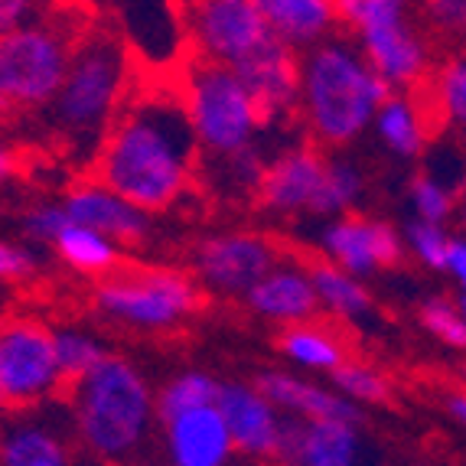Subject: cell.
<instances>
[{"label":"cell","mask_w":466,"mask_h":466,"mask_svg":"<svg viewBox=\"0 0 466 466\" xmlns=\"http://www.w3.org/2000/svg\"><path fill=\"white\" fill-rule=\"evenodd\" d=\"M199 173V144L177 82L134 88L101 140L92 177L140 212L170 209Z\"/></svg>","instance_id":"1"},{"label":"cell","mask_w":466,"mask_h":466,"mask_svg":"<svg viewBox=\"0 0 466 466\" xmlns=\"http://www.w3.org/2000/svg\"><path fill=\"white\" fill-rule=\"evenodd\" d=\"M72 428L101 466H137L160 424L147 379L121 356H108L88 379L72 385Z\"/></svg>","instance_id":"2"},{"label":"cell","mask_w":466,"mask_h":466,"mask_svg":"<svg viewBox=\"0 0 466 466\" xmlns=\"http://www.w3.org/2000/svg\"><path fill=\"white\" fill-rule=\"evenodd\" d=\"M134 95V56L115 26H92L78 36L69 72L53 101V127L72 154L95 157L101 140Z\"/></svg>","instance_id":"3"},{"label":"cell","mask_w":466,"mask_h":466,"mask_svg":"<svg viewBox=\"0 0 466 466\" xmlns=\"http://www.w3.org/2000/svg\"><path fill=\"white\" fill-rule=\"evenodd\" d=\"M395 88L375 76L350 36H329L300 56V115L319 144L342 147L372 127Z\"/></svg>","instance_id":"4"},{"label":"cell","mask_w":466,"mask_h":466,"mask_svg":"<svg viewBox=\"0 0 466 466\" xmlns=\"http://www.w3.org/2000/svg\"><path fill=\"white\" fill-rule=\"evenodd\" d=\"M177 86L199 144V160L232 157L255 147V137L268 127L258 101L228 66L189 56L177 76Z\"/></svg>","instance_id":"5"},{"label":"cell","mask_w":466,"mask_h":466,"mask_svg":"<svg viewBox=\"0 0 466 466\" xmlns=\"http://www.w3.org/2000/svg\"><path fill=\"white\" fill-rule=\"evenodd\" d=\"M82 33L72 20L36 16L33 24L0 36V115H30L53 108Z\"/></svg>","instance_id":"6"},{"label":"cell","mask_w":466,"mask_h":466,"mask_svg":"<svg viewBox=\"0 0 466 466\" xmlns=\"http://www.w3.org/2000/svg\"><path fill=\"white\" fill-rule=\"evenodd\" d=\"M339 24L356 36L366 63L391 88L418 86L428 72V46L408 26V7L401 0H339Z\"/></svg>","instance_id":"7"},{"label":"cell","mask_w":466,"mask_h":466,"mask_svg":"<svg viewBox=\"0 0 466 466\" xmlns=\"http://www.w3.org/2000/svg\"><path fill=\"white\" fill-rule=\"evenodd\" d=\"M95 307L127 327L170 329L199 307V290L193 278L167 268L125 271L95 290Z\"/></svg>","instance_id":"8"},{"label":"cell","mask_w":466,"mask_h":466,"mask_svg":"<svg viewBox=\"0 0 466 466\" xmlns=\"http://www.w3.org/2000/svg\"><path fill=\"white\" fill-rule=\"evenodd\" d=\"M56 336L39 319L14 317L0 323V398L4 408H43L63 391Z\"/></svg>","instance_id":"9"},{"label":"cell","mask_w":466,"mask_h":466,"mask_svg":"<svg viewBox=\"0 0 466 466\" xmlns=\"http://www.w3.org/2000/svg\"><path fill=\"white\" fill-rule=\"evenodd\" d=\"M189 53L206 63L238 69L271 43L258 0H199L183 7Z\"/></svg>","instance_id":"10"},{"label":"cell","mask_w":466,"mask_h":466,"mask_svg":"<svg viewBox=\"0 0 466 466\" xmlns=\"http://www.w3.org/2000/svg\"><path fill=\"white\" fill-rule=\"evenodd\" d=\"M278 265V251L265 235L255 232H226L199 241L193 251V268L199 284L216 294L248 297L258 280Z\"/></svg>","instance_id":"11"},{"label":"cell","mask_w":466,"mask_h":466,"mask_svg":"<svg viewBox=\"0 0 466 466\" xmlns=\"http://www.w3.org/2000/svg\"><path fill=\"white\" fill-rule=\"evenodd\" d=\"M117 16H121L117 36L125 39L134 63L160 72L187 66L189 39L187 24H183V7H173V4H121Z\"/></svg>","instance_id":"12"},{"label":"cell","mask_w":466,"mask_h":466,"mask_svg":"<svg viewBox=\"0 0 466 466\" xmlns=\"http://www.w3.org/2000/svg\"><path fill=\"white\" fill-rule=\"evenodd\" d=\"M319 248L329 265L352 278H369L381 268H395L404 255V241L389 222L362 216L329 218L319 232Z\"/></svg>","instance_id":"13"},{"label":"cell","mask_w":466,"mask_h":466,"mask_svg":"<svg viewBox=\"0 0 466 466\" xmlns=\"http://www.w3.org/2000/svg\"><path fill=\"white\" fill-rule=\"evenodd\" d=\"M327 157L313 144H294L280 150L274 160H268L258 202L271 212L290 216V212H313V202L327 177Z\"/></svg>","instance_id":"14"},{"label":"cell","mask_w":466,"mask_h":466,"mask_svg":"<svg viewBox=\"0 0 466 466\" xmlns=\"http://www.w3.org/2000/svg\"><path fill=\"white\" fill-rule=\"evenodd\" d=\"M63 209L72 226L92 228L115 245H137L150 232L147 212H140L125 196H117L98 179H78L63 196Z\"/></svg>","instance_id":"15"},{"label":"cell","mask_w":466,"mask_h":466,"mask_svg":"<svg viewBox=\"0 0 466 466\" xmlns=\"http://www.w3.org/2000/svg\"><path fill=\"white\" fill-rule=\"evenodd\" d=\"M216 404L228 424L235 453H245L251 460H268V457L274 460L284 414L258 391V385L222 381Z\"/></svg>","instance_id":"16"},{"label":"cell","mask_w":466,"mask_h":466,"mask_svg":"<svg viewBox=\"0 0 466 466\" xmlns=\"http://www.w3.org/2000/svg\"><path fill=\"white\" fill-rule=\"evenodd\" d=\"M235 72L258 101L265 125H278L280 117H290L300 108V56L278 39H271Z\"/></svg>","instance_id":"17"},{"label":"cell","mask_w":466,"mask_h":466,"mask_svg":"<svg viewBox=\"0 0 466 466\" xmlns=\"http://www.w3.org/2000/svg\"><path fill=\"white\" fill-rule=\"evenodd\" d=\"M164 451L170 466H228L235 443L218 404H206L196 411L164 420Z\"/></svg>","instance_id":"18"},{"label":"cell","mask_w":466,"mask_h":466,"mask_svg":"<svg viewBox=\"0 0 466 466\" xmlns=\"http://www.w3.org/2000/svg\"><path fill=\"white\" fill-rule=\"evenodd\" d=\"M0 466H76L69 428L56 414H30L0 424Z\"/></svg>","instance_id":"19"},{"label":"cell","mask_w":466,"mask_h":466,"mask_svg":"<svg viewBox=\"0 0 466 466\" xmlns=\"http://www.w3.org/2000/svg\"><path fill=\"white\" fill-rule=\"evenodd\" d=\"M245 300L258 317L271 319V323H284L288 329L310 323L319 310L310 268L297 265V261H278L265 274V280H258V288Z\"/></svg>","instance_id":"20"},{"label":"cell","mask_w":466,"mask_h":466,"mask_svg":"<svg viewBox=\"0 0 466 466\" xmlns=\"http://www.w3.org/2000/svg\"><path fill=\"white\" fill-rule=\"evenodd\" d=\"M255 385H258V391H261L280 414H288V418L350 420V424L362 420V411H359L356 404H350L342 395H336L333 389H323L317 381L303 379V375L271 369V372L258 375Z\"/></svg>","instance_id":"21"},{"label":"cell","mask_w":466,"mask_h":466,"mask_svg":"<svg viewBox=\"0 0 466 466\" xmlns=\"http://www.w3.org/2000/svg\"><path fill=\"white\" fill-rule=\"evenodd\" d=\"M268 20V30L278 43L294 53H310L327 43L339 24L333 0H258Z\"/></svg>","instance_id":"22"},{"label":"cell","mask_w":466,"mask_h":466,"mask_svg":"<svg viewBox=\"0 0 466 466\" xmlns=\"http://www.w3.org/2000/svg\"><path fill=\"white\" fill-rule=\"evenodd\" d=\"M294 466H362V437L350 420H307Z\"/></svg>","instance_id":"23"},{"label":"cell","mask_w":466,"mask_h":466,"mask_svg":"<svg viewBox=\"0 0 466 466\" xmlns=\"http://www.w3.org/2000/svg\"><path fill=\"white\" fill-rule=\"evenodd\" d=\"M372 127L379 131L381 144L401 160H414L428 147V121L420 115V105L408 95H391L375 115Z\"/></svg>","instance_id":"24"},{"label":"cell","mask_w":466,"mask_h":466,"mask_svg":"<svg viewBox=\"0 0 466 466\" xmlns=\"http://www.w3.org/2000/svg\"><path fill=\"white\" fill-rule=\"evenodd\" d=\"M313 288H317L319 310L333 313L339 319H362L372 313V294L359 278L339 271L329 261H317L310 265Z\"/></svg>","instance_id":"25"},{"label":"cell","mask_w":466,"mask_h":466,"mask_svg":"<svg viewBox=\"0 0 466 466\" xmlns=\"http://www.w3.org/2000/svg\"><path fill=\"white\" fill-rule=\"evenodd\" d=\"M280 352L294 362L297 369H307V372H329L346 362V352H342L339 339H336L329 329L317 327V323H303V327H290L280 336Z\"/></svg>","instance_id":"26"},{"label":"cell","mask_w":466,"mask_h":466,"mask_svg":"<svg viewBox=\"0 0 466 466\" xmlns=\"http://www.w3.org/2000/svg\"><path fill=\"white\" fill-rule=\"evenodd\" d=\"M56 255L63 258L66 265L76 268L82 274H111L121 265V245H115L105 235L92 232L82 226H66V232L56 238Z\"/></svg>","instance_id":"27"},{"label":"cell","mask_w":466,"mask_h":466,"mask_svg":"<svg viewBox=\"0 0 466 466\" xmlns=\"http://www.w3.org/2000/svg\"><path fill=\"white\" fill-rule=\"evenodd\" d=\"M218 389L222 381H216L209 372H179L173 375L164 385V391L157 395V414H160V424L177 414L196 411V408H206V404L218 401Z\"/></svg>","instance_id":"28"},{"label":"cell","mask_w":466,"mask_h":466,"mask_svg":"<svg viewBox=\"0 0 466 466\" xmlns=\"http://www.w3.org/2000/svg\"><path fill=\"white\" fill-rule=\"evenodd\" d=\"M56 336V359H59V369H63L66 385H78L82 379L95 372V369L111 356L92 333L86 329H53Z\"/></svg>","instance_id":"29"},{"label":"cell","mask_w":466,"mask_h":466,"mask_svg":"<svg viewBox=\"0 0 466 466\" xmlns=\"http://www.w3.org/2000/svg\"><path fill=\"white\" fill-rule=\"evenodd\" d=\"M362 196V173L350 160H329L327 177H323V187L313 202V216H327V218H342L352 209Z\"/></svg>","instance_id":"30"},{"label":"cell","mask_w":466,"mask_h":466,"mask_svg":"<svg viewBox=\"0 0 466 466\" xmlns=\"http://www.w3.org/2000/svg\"><path fill=\"white\" fill-rule=\"evenodd\" d=\"M336 395H342L350 404H381L391 398V385L381 372L362 362H342L333 372Z\"/></svg>","instance_id":"31"},{"label":"cell","mask_w":466,"mask_h":466,"mask_svg":"<svg viewBox=\"0 0 466 466\" xmlns=\"http://www.w3.org/2000/svg\"><path fill=\"white\" fill-rule=\"evenodd\" d=\"M434 105L447 125L466 134V53L453 56L434 78Z\"/></svg>","instance_id":"32"},{"label":"cell","mask_w":466,"mask_h":466,"mask_svg":"<svg viewBox=\"0 0 466 466\" xmlns=\"http://www.w3.org/2000/svg\"><path fill=\"white\" fill-rule=\"evenodd\" d=\"M411 206L420 222L443 226L457 209V193L451 187H443L441 179H434L431 173H418L411 179Z\"/></svg>","instance_id":"33"},{"label":"cell","mask_w":466,"mask_h":466,"mask_svg":"<svg viewBox=\"0 0 466 466\" xmlns=\"http://www.w3.org/2000/svg\"><path fill=\"white\" fill-rule=\"evenodd\" d=\"M420 323L441 342H447L453 350H466V323L453 300H447V297H428V300L420 303Z\"/></svg>","instance_id":"34"},{"label":"cell","mask_w":466,"mask_h":466,"mask_svg":"<svg viewBox=\"0 0 466 466\" xmlns=\"http://www.w3.org/2000/svg\"><path fill=\"white\" fill-rule=\"evenodd\" d=\"M404 241H408V248L414 251V258H418L424 268H431V271H447L451 235L443 232V226H431V222L411 218L408 228H404Z\"/></svg>","instance_id":"35"},{"label":"cell","mask_w":466,"mask_h":466,"mask_svg":"<svg viewBox=\"0 0 466 466\" xmlns=\"http://www.w3.org/2000/svg\"><path fill=\"white\" fill-rule=\"evenodd\" d=\"M66 226H69V216H66L63 202H46V206H36L24 216V235L39 245H56Z\"/></svg>","instance_id":"36"},{"label":"cell","mask_w":466,"mask_h":466,"mask_svg":"<svg viewBox=\"0 0 466 466\" xmlns=\"http://www.w3.org/2000/svg\"><path fill=\"white\" fill-rule=\"evenodd\" d=\"M36 268V255L16 241L0 238V280H24Z\"/></svg>","instance_id":"37"},{"label":"cell","mask_w":466,"mask_h":466,"mask_svg":"<svg viewBox=\"0 0 466 466\" xmlns=\"http://www.w3.org/2000/svg\"><path fill=\"white\" fill-rule=\"evenodd\" d=\"M43 4H33V0H0V36L20 30V26L33 24L36 14H43Z\"/></svg>","instance_id":"38"},{"label":"cell","mask_w":466,"mask_h":466,"mask_svg":"<svg viewBox=\"0 0 466 466\" xmlns=\"http://www.w3.org/2000/svg\"><path fill=\"white\" fill-rule=\"evenodd\" d=\"M424 10H428L431 24H437L441 30L460 33V36L466 33V0H434Z\"/></svg>","instance_id":"39"},{"label":"cell","mask_w":466,"mask_h":466,"mask_svg":"<svg viewBox=\"0 0 466 466\" xmlns=\"http://www.w3.org/2000/svg\"><path fill=\"white\" fill-rule=\"evenodd\" d=\"M447 274L460 284V294H466V235L451 238V251H447Z\"/></svg>","instance_id":"40"},{"label":"cell","mask_w":466,"mask_h":466,"mask_svg":"<svg viewBox=\"0 0 466 466\" xmlns=\"http://www.w3.org/2000/svg\"><path fill=\"white\" fill-rule=\"evenodd\" d=\"M447 414L466 428V391H451V395H447Z\"/></svg>","instance_id":"41"},{"label":"cell","mask_w":466,"mask_h":466,"mask_svg":"<svg viewBox=\"0 0 466 466\" xmlns=\"http://www.w3.org/2000/svg\"><path fill=\"white\" fill-rule=\"evenodd\" d=\"M14 170H16V154L7 147V144H0V187L14 177Z\"/></svg>","instance_id":"42"},{"label":"cell","mask_w":466,"mask_h":466,"mask_svg":"<svg viewBox=\"0 0 466 466\" xmlns=\"http://www.w3.org/2000/svg\"><path fill=\"white\" fill-rule=\"evenodd\" d=\"M457 310H460V317H463V323H466V294L457 297Z\"/></svg>","instance_id":"43"},{"label":"cell","mask_w":466,"mask_h":466,"mask_svg":"<svg viewBox=\"0 0 466 466\" xmlns=\"http://www.w3.org/2000/svg\"><path fill=\"white\" fill-rule=\"evenodd\" d=\"M460 222H463V228H466V193H463V202H460Z\"/></svg>","instance_id":"44"},{"label":"cell","mask_w":466,"mask_h":466,"mask_svg":"<svg viewBox=\"0 0 466 466\" xmlns=\"http://www.w3.org/2000/svg\"><path fill=\"white\" fill-rule=\"evenodd\" d=\"M0 411H4V398H0Z\"/></svg>","instance_id":"45"}]
</instances>
